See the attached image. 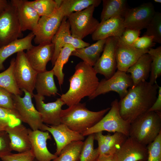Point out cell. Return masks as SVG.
<instances>
[{
  "label": "cell",
  "instance_id": "681fc988",
  "mask_svg": "<svg viewBox=\"0 0 161 161\" xmlns=\"http://www.w3.org/2000/svg\"></svg>",
  "mask_w": 161,
  "mask_h": 161
},
{
  "label": "cell",
  "instance_id": "ac0fdd59",
  "mask_svg": "<svg viewBox=\"0 0 161 161\" xmlns=\"http://www.w3.org/2000/svg\"><path fill=\"white\" fill-rule=\"evenodd\" d=\"M148 50L136 49L124 43L118 38L116 49L117 70L126 72L142 55L148 53Z\"/></svg>",
  "mask_w": 161,
  "mask_h": 161
},
{
  "label": "cell",
  "instance_id": "9c48e42d",
  "mask_svg": "<svg viewBox=\"0 0 161 161\" xmlns=\"http://www.w3.org/2000/svg\"><path fill=\"white\" fill-rule=\"evenodd\" d=\"M38 73L31 66L24 51L17 53L14 70L15 79L18 88L33 95Z\"/></svg>",
  "mask_w": 161,
  "mask_h": 161
},
{
  "label": "cell",
  "instance_id": "52a82bcc",
  "mask_svg": "<svg viewBox=\"0 0 161 161\" xmlns=\"http://www.w3.org/2000/svg\"><path fill=\"white\" fill-rule=\"evenodd\" d=\"M24 97L13 95L15 110L19 119L27 124L32 130L42 131L43 123L40 113L35 107L32 101L33 95L25 90Z\"/></svg>",
  "mask_w": 161,
  "mask_h": 161
},
{
  "label": "cell",
  "instance_id": "3957f363",
  "mask_svg": "<svg viewBox=\"0 0 161 161\" xmlns=\"http://www.w3.org/2000/svg\"><path fill=\"white\" fill-rule=\"evenodd\" d=\"M110 108L97 112L89 110L85 103H79L65 109L61 113V123L71 130L82 134L96 124L107 113Z\"/></svg>",
  "mask_w": 161,
  "mask_h": 161
},
{
  "label": "cell",
  "instance_id": "f1b7e54d",
  "mask_svg": "<svg viewBox=\"0 0 161 161\" xmlns=\"http://www.w3.org/2000/svg\"><path fill=\"white\" fill-rule=\"evenodd\" d=\"M103 9L100 15V22L111 18L122 16L123 17L127 7L126 0H103Z\"/></svg>",
  "mask_w": 161,
  "mask_h": 161
},
{
  "label": "cell",
  "instance_id": "e0dca14e",
  "mask_svg": "<svg viewBox=\"0 0 161 161\" xmlns=\"http://www.w3.org/2000/svg\"><path fill=\"white\" fill-rule=\"evenodd\" d=\"M42 131L50 133L56 143V148L55 154L58 156L62 150L66 145L75 141H83L84 137L81 134L69 129L64 124L57 126L44 124Z\"/></svg>",
  "mask_w": 161,
  "mask_h": 161
},
{
  "label": "cell",
  "instance_id": "7dc6e473",
  "mask_svg": "<svg viewBox=\"0 0 161 161\" xmlns=\"http://www.w3.org/2000/svg\"><path fill=\"white\" fill-rule=\"evenodd\" d=\"M10 1L7 0H0V16L8 7Z\"/></svg>",
  "mask_w": 161,
  "mask_h": 161
},
{
  "label": "cell",
  "instance_id": "8992f818",
  "mask_svg": "<svg viewBox=\"0 0 161 161\" xmlns=\"http://www.w3.org/2000/svg\"><path fill=\"white\" fill-rule=\"evenodd\" d=\"M95 7L92 5L81 11L72 13L67 17L70 25L71 34L74 38L82 40L96 30L100 22L93 16Z\"/></svg>",
  "mask_w": 161,
  "mask_h": 161
},
{
  "label": "cell",
  "instance_id": "ee69618b",
  "mask_svg": "<svg viewBox=\"0 0 161 161\" xmlns=\"http://www.w3.org/2000/svg\"><path fill=\"white\" fill-rule=\"evenodd\" d=\"M140 32V30L125 28L119 38L125 44L131 45L139 37Z\"/></svg>",
  "mask_w": 161,
  "mask_h": 161
},
{
  "label": "cell",
  "instance_id": "d590c367",
  "mask_svg": "<svg viewBox=\"0 0 161 161\" xmlns=\"http://www.w3.org/2000/svg\"><path fill=\"white\" fill-rule=\"evenodd\" d=\"M94 134L88 136L83 142L79 161H94L99 155L97 148L94 146Z\"/></svg>",
  "mask_w": 161,
  "mask_h": 161
},
{
  "label": "cell",
  "instance_id": "c3c4849f",
  "mask_svg": "<svg viewBox=\"0 0 161 161\" xmlns=\"http://www.w3.org/2000/svg\"><path fill=\"white\" fill-rule=\"evenodd\" d=\"M154 1L155 2H156V3H161V0H154Z\"/></svg>",
  "mask_w": 161,
  "mask_h": 161
},
{
  "label": "cell",
  "instance_id": "f6af8a7d",
  "mask_svg": "<svg viewBox=\"0 0 161 161\" xmlns=\"http://www.w3.org/2000/svg\"><path fill=\"white\" fill-rule=\"evenodd\" d=\"M148 112L161 113V87H158L157 97L155 102Z\"/></svg>",
  "mask_w": 161,
  "mask_h": 161
},
{
  "label": "cell",
  "instance_id": "1f68e13d",
  "mask_svg": "<svg viewBox=\"0 0 161 161\" xmlns=\"http://www.w3.org/2000/svg\"><path fill=\"white\" fill-rule=\"evenodd\" d=\"M75 49L71 44L65 45L61 49L52 69L60 86L64 81V74L63 72L64 66L68 62L71 53Z\"/></svg>",
  "mask_w": 161,
  "mask_h": 161
},
{
  "label": "cell",
  "instance_id": "8fae6325",
  "mask_svg": "<svg viewBox=\"0 0 161 161\" xmlns=\"http://www.w3.org/2000/svg\"><path fill=\"white\" fill-rule=\"evenodd\" d=\"M64 17L59 7L50 15L41 17L32 31L34 35V43L38 45L51 42Z\"/></svg>",
  "mask_w": 161,
  "mask_h": 161
},
{
  "label": "cell",
  "instance_id": "277c9868",
  "mask_svg": "<svg viewBox=\"0 0 161 161\" xmlns=\"http://www.w3.org/2000/svg\"><path fill=\"white\" fill-rule=\"evenodd\" d=\"M161 132V113L148 112L130 123L129 137L147 145Z\"/></svg>",
  "mask_w": 161,
  "mask_h": 161
},
{
  "label": "cell",
  "instance_id": "2e32d148",
  "mask_svg": "<svg viewBox=\"0 0 161 161\" xmlns=\"http://www.w3.org/2000/svg\"><path fill=\"white\" fill-rule=\"evenodd\" d=\"M36 109L40 113L44 124L57 126L61 123V113L62 106L64 105L60 98L53 102L45 103L44 97L37 94H33Z\"/></svg>",
  "mask_w": 161,
  "mask_h": 161
},
{
  "label": "cell",
  "instance_id": "f546056e",
  "mask_svg": "<svg viewBox=\"0 0 161 161\" xmlns=\"http://www.w3.org/2000/svg\"><path fill=\"white\" fill-rule=\"evenodd\" d=\"M101 0H62L59 8L64 17L72 13L83 10L93 5L95 7L100 4Z\"/></svg>",
  "mask_w": 161,
  "mask_h": 161
},
{
  "label": "cell",
  "instance_id": "f907efd6",
  "mask_svg": "<svg viewBox=\"0 0 161 161\" xmlns=\"http://www.w3.org/2000/svg\"><path fill=\"white\" fill-rule=\"evenodd\" d=\"M36 161H37V160Z\"/></svg>",
  "mask_w": 161,
  "mask_h": 161
},
{
  "label": "cell",
  "instance_id": "ffe728a7",
  "mask_svg": "<svg viewBox=\"0 0 161 161\" xmlns=\"http://www.w3.org/2000/svg\"><path fill=\"white\" fill-rule=\"evenodd\" d=\"M116 154L117 161H146L147 145L128 137Z\"/></svg>",
  "mask_w": 161,
  "mask_h": 161
},
{
  "label": "cell",
  "instance_id": "bcb514c9",
  "mask_svg": "<svg viewBox=\"0 0 161 161\" xmlns=\"http://www.w3.org/2000/svg\"><path fill=\"white\" fill-rule=\"evenodd\" d=\"M94 161H117L116 154L112 155L99 154Z\"/></svg>",
  "mask_w": 161,
  "mask_h": 161
},
{
  "label": "cell",
  "instance_id": "9a60e30c",
  "mask_svg": "<svg viewBox=\"0 0 161 161\" xmlns=\"http://www.w3.org/2000/svg\"><path fill=\"white\" fill-rule=\"evenodd\" d=\"M54 46L52 43L45 42L33 46L27 50L26 57L32 68L38 73L47 70L48 62L51 61L54 52Z\"/></svg>",
  "mask_w": 161,
  "mask_h": 161
},
{
  "label": "cell",
  "instance_id": "d6986e66",
  "mask_svg": "<svg viewBox=\"0 0 161 161\" xmlns=\"http://www.w3.org/2000/svg\"><path fill=\"white\" fill-rule=\"evenodd\" d=\"M28 131L31 150L37 161H52L58 156L48 149L47 141L51 139L48 131L31 129H28Z\"/></svg>",
  "mask_w": 161,
  "mask_h": 161
},
{
  "label": "cell",
  "instance_id": "ab89813d",
  "mask_svg": "<svg viewBox=\"0 0 161 161\" xmlns=\"http://www.w3.org/2000/svg\"><path fill=\"white\" fill-rule=\"evenodd\" d=\"M2 161H35L34 155L30 149L16 154L11 153L0 158Z\"/></svg>",
  "mask_w": 161,
  "mask_h": 161
},
{
  "label": "cell",
  "instance_id": "5bb4252c",
  "mask_svg": "<svg viewBox=\"0 0 161 161\" xmlns=\"http://www.w3.org/2000/svg\"><path fill=\"white\" fill-rule=\"evenodd\" d=\"M52 43L54 46V52L51 61L54 66L61 49L66 44L72 45L75 49L83 48L89 46L87 42L74 38L70 30V25L67 17L63 18L57 32L52 39Z\"/></svg>",
  "mask_w": 161,
  "mask_h": 161
},
{
  "label": "cell",
  "instance_id": "4fadbf2b",
  "mask_svg": "<svg viewBox=\"0 0 161 161\" xmlns=\"http://www.w3.org/2000/svg\"><path fill=\"white\" fill-rule=\"evenodd\" d=\"M118 38L111 37L106 39L103 53L93 67L97 73L106 79L112 77L117 68L116 49Z\"/></svg>",
  "mask_w": 161,
  "mask_h": 161
},
{
  "label": "cell",
  "instance_id": "ba28073f",
  "mask_svg": "<svg viewBox=\"0 0 161 161\" xmlns=\"http://www.w3.org/2000/svg\"><path fill=\"white\" fill-rule=\"evenodd\" d=\"M22 32L15 8L10 1L0 16V47L22 38Z\"/></svg>",
  "mask_w": 161,
  "mask_h": 161
},
{
  "label": "cell",
  "instance_id": "603a6c76",
  "mask_svg": "<svg viewBox=\"0 0 161 161\" xmlns=\"http://www.w3.org/2000/svg\"><path fill=\"white\" fill-rule=\"evenodd\" d=\"M125 28L123 16L113 17L100 23L92 34V39L93 41H97L111 37L120 38Z\"/></svg>",
  "mask_w": 161,
  "mask_h": 161
},
{
  "label": "cell",
  "instance_id": "cb8c5ba5",
  "mask_svg": "<svg viewBox=\"0 0 161 161\" xmlns=\"http://www.w3.org/2000/svg\"><path fill=\"white\" fill-rule=\"evenodd\" d=\"M10 140L12 151L21 153L31 149L28 129L21 123L5 129Z\"/></svg>",
  "mask_w": 161,
  "mask_h": 161
},
{
  "label": "cell",
  "instance_id": "836d02e7",
  "mask_svg": "<svg viewBox=\"0 0 161 161\" xmlns=\"http://www.w3.org/2000/svg\"><path fill=\"white\" fill-rule=\"evenodd\" d=\"M62 1V0H35L29 2L41 17L52 14L60 7Z\"/></svg>",
  "mask_w": 161,
  "mask_h": 161
},
{
  "label": "cell",
  "instance_id": "8d00e7d4",
  "mask_svg": "<svg viewBox=\"0 0 161 161\" xmlns=\"http://www.w3.org/2000/svg\"><path fill=\"white\" fill-rule=\"evenodd\" d=\"M144 35L154 37L155 43L161 44V13L156 12L147 27Z\"/></svg>",
  "mask_w": 161,
  "mask_h": 161
},
{
  "label": "cell",
  "instance_id": "7402d4cb",
  "mask_svg": "<svg viewBox=\"0 0 161 161\" xmlns=\"http://www.w3.org/2000/svg\"><path fill=\"white\" fill-rule=\"evenodd\" d=\"M128 137L121 133L104 135L102 131L94 134V140L97 142L99 154L112 155L116 154Z\"/></svg>",
  "mask_w": 161,
  "mask_h": 161
},
{
  "label": "cell",
  "instance_id": "484cf974",
  "mask_svg": "<svg viewBox=\"0 0 161 161\" xmlns=\"http://www.w3.org/2000/svg\"><path fill=\"white\" fill-rule=\"evenodd\" d=\"M34 38V35L31 32L25 37L0 47V71L4 69L3 63L8 58L16 53L31 48L33 46L32 41Z\"/></svg>",
  "mask_w": 161,
  "mask_h": 161
},
{
  "label": "cell",
  "instance_id": "44dd1931",
  "mask_svg": "<svg viewBox=\"0 0 161 161\" xmlns=\"http://www.w3.org/2000/svg\"><path fill=\"white\" fill-rule=\"evenodd\" d=\"M14 6L21 30L32 31L35 27L40 17L30 4L26 0H11Z\"/></svg>",
  "mask_w": 161,
  "mask_h": 161
},
{
  "label": "cell",
  "instance_id": "d6a6232c",
  "mask_svg": "<svg viewBox=\"0 0 161 161\" xmlns=\"http://www.w3.org/2000/svg\"><path fill=\"white\" fill-rule=\"evenodd\" d=\"M83 144V141L73 142L65 146L52 161H79Z\"/></svg>",
  "mask_w": 161,
  "mask_h": 161
},
{
  "label": "cell",
  "instance_id": "60d3db41",
  "mask_svg": "<svg viewBox=\"0 0 161 161\" xmlns=\"http://www.w3.org/2000/svg\"><path fill=\"white\" fill-rule=\"evenodd\" d=\"M155 43L153 36L144 35L138 38L131 46L139 49L148 50L154 46Z\"/></svg>",
  "mask_w": 161,
  "mask_h": 161
},
{
  "label": "cell",
  "instance_id": "e575fe53",
  "mask_svg": "<svg viewBox=\"0 0 161 161\" xmlns=\"http://www.w3.org/2000/svg\"><path fill=\"white\" fill-rule=\"evenodd\" d=\"M152 59L149 82L151 84L157 83L156 80L161 75V47L149 49L147 53Z\"/></svg>",
  "mask_w": 161,
  "mask_h": 161
},
{
  "label": "cell",
  "instance_id": "30bf717a",
  "mask_svg": "<svg viewBox=\"0 0 161 161\" xmlns=\"http://www.w3.org/2000/svg\"><path fill=\"white\" fill-rule=\"evenodd\" d=\"M132 85L130 75L117 70L109 78L103 79L99 82L97 89L89 99L92 100L101 94L113 91L117 93L121 99L126 95L128 88H131Z\"/></svg>",
  "mask_w": 161,
  "mask_h": 161
},
{
  "label": "cell",
  "instance_id": "4316f807",
  "mask_svg": "<svg viewBox=\"0 0 161 161\" xmlns=\"http://www.w3.org/2000/svg\"><path fill=\"white\" fill-rule=\"evenodd\" d=\"M106 40H99L87 47L76 49L71 56L79 58L83 61L92 67L98 61L103 51Z\"/></svg>",
  "mask_w": 161,
  "mask_h": 161
},
{
  "label": "cell",
  "instance_id": "7c38bea8",
  "mask_svg": "<svg viewBox=\"0 0 161 161\" xmlns=\"http://www.w3.org/2000/svg\"><path fill=\"white\" fill-rule=\"evenodd\" d=\"M156 11L150 2L134 8H128L123 16L125 28L140 31L146 28Z\"/></svg>",
  "mask_w": 161,
  "mask_h": 161
},
{
  "label": "cell",
  "instance_id": "7a4b0ae2",
  "mask_svg": "<svg viewBox=\"0 0 161 161\" xmlns=\"http://www.w3.org/2000/svg\"><path fill=\"white\" fill-rule=\"evenodd\" d=\"M75 72L69 79V87L60 98L69 107L80 103L82 99L90 97L99 83L97 73L93 67L83 61L75 66Z\"/></svg>",
  "mask_w": 161,
  "mask_h": 161
},
{
  "label": "cell",
  "instance_id": "b9f144b4",
  "mask_svg": "<svg viewBox=\"0 0 161 161\" xmlns=\"http://www.w3.org/2000/svg\"><path fill=\"white\" fill-rule=\"evenodd\" d=\"M12 151L8 134L5 130H0V159Z\"/></svg>",
  "mask_w": 161,
  "mask_h": 161
},
{
  "label": "cell",
  "instance_id": "6da1fadb",
  "mask_svg": "<svg viewBox=\"0 0 161 161\" xmlns=\"http://www.w3.org/2000/svg\"><path fill=\"white\" fill-rule=\"evenodd\" d=\"M159 86L157 83L151 84L146 81L130 88L126 95L118 101L122 118L131 123L148 112L157 99Z\"/></svg>",
  "mask_w": 161,
  "mask_h": 161
},
{
  "label": "cell",
  "instance_id": "4dcf8cb0",
  "mask_svg": "<svg viewBox=\"0 0 161 161\" xmlns=\"http://www.w3.org/2000/svg\"><path fill=\"white\" fill-rule=\"evenodd\" d=\"M15 58H12L9 67L0 73V87L14 95H21L22 92L18 87L14 75Z\"/></svg>",
  "mask_w": 161,
  "mask_h": 161
},
{
  "label": "cell",
  "instance_id": "5b68a950",
  "mask_svg": "<svg viewBox=\"0 0 161 161\" xmlns=\"http://www.w3.org/2000/svg\"><path fill=\"white\" fill-rule=\"evenodd\" d=\"M110 110L95 125L82 134L84 137L97 132L106 131L122 133L129 137L130 123L121 116L118 108V101L116 99L111 103Z\"/></svg>",
  "mask_w": 161,
  "mask_h": 161
},
{
  "label": "cell",
  "instance_id": "d4e9b609",
  "mask_svg": "<svg viewBox=\"0 0 161 161\" xmlns=\"http://www.w3.org/2000/svg\"><path fill=\"white\" fill-rule=\"evenodd\" d=\"M151 61L150 55L145 53L128 69L126 72L130 74L133 82L131 88H134L140 83L146 81L149 76Z\"/></svg>",
  "mask_w": 161,
  "mask_h": 161
},
{
  "label": "cell",
  "instance_id": "7bdbcfd3",
  "mask_svg": "<svg viewBox=\"0 0 161 161\" xmlns=\"http://www.w3.org/2000/svg\"><path fill=\"white\" fill-rule=\"evenodd\" d=\"M0 107L15 110L13 94L6 89L0 87Z\"/></svg>",
  "mask_w": 161,
  "mask_h": 161
},
{
  "label": "cell",
  "instance_id": "83f0119b",
  "mask_svg": "<svg viewBox=\"0 0 161 161\" xmlns=\"http://www.w3.org/2000/svg\"><path fill=\"white\" fill-rule=\"evenodd\" d=\"M54 75L52 69L38 73L35 87L37 94L44 97L56 95L58 89L54 81Z\"/></svg>",
  "mask_w": 161,
  "mask_h": 161
},
{
  "label": "cell",
  "instance_id": "f35d334b",
  "mask_svg": "<svg viewBox=\"0 0 161 161\" xmlns=\"http://www.w3.org/2000/svg\"><path fill=\"white\" fill-rule=\"evenodd\" d=\"M147 147L148 157L146 161H161V132Z\"/></svg>",
  "mask_w": 161,
  "mask_h": 161
},
{
  "label": "cell",
  "instance_id": "74e56055",
  "mask_svg": "<svg viewBox=\"0 0 161 161\" xmlns=\"http://www.w3.org/2000/svg\"><path fill=\"white\" fill-rule=\"evenodd\" d=\"M21 123L15 110L0 107V130H5L8 126H14Z\"/></svg>",
  "mask_w": 161,
  "mask_h": 161
}]
</instances>
